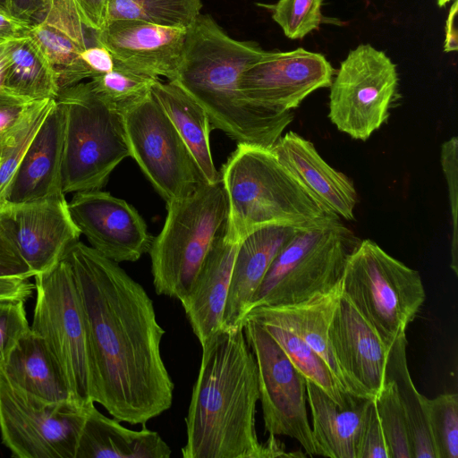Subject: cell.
Here are the masks:
<instances>
[{
	"label": "cell",
	"instance_id": "1",
	"mask_svg": "<svg viewBox=\"0 0 458 458\" xmlns=\"http://www.w3.org/2000/svg\"><path fill=\"white\" fill-rule=\"evenodd\" d=\"M64 257L83 308L94 402L119 421L146 425L169 410L174 393L152 300L118 263L81 241Z\"/></svg>",
	"mask_w": 458,
	"mask_h": 458
},
{
	"label": "cell",
	"instance_id": "2",
	"mask_svg": "<svg viewBox=\"0 0 458 458\" xmlns=\"http://www.w3.org/2000/svg\"><path fill=\"white\" fill-rule=\"evenodd\" d=\"M198 377L185 417L183 458L294 457L276 436L256 432L258 368L242 327H222L201 344Z\"/></svg>",
	"mask_w": 458,
	"mask_h": 458
},
{
	"label": "cell",
	"instance_id": "3",
	"mask_svg": "<svg viewBox=\"0 0 458 458\" xmlns=\"http://www.w3.org/2000/svg\"><path fill=\"white\" fill-rule=\"evenodd\" d=\"M257 42L231 38L208 14L187 30L182 61L174 81L206 111L211 130L237 144L271 148L293 120L247 99L239 89L242 72L265 53Z\"/></svg>",
	"mask_w": 458,
	"mask_h": 458
},
{
	"label": "cell",
	"instance_id": "4",
	"mask_svg": "<svg viewBox=\"0 0 458 458\" xmlns=\"http://www.w3.org/2000/svg\"><path fill=\"white\" fill-rule=\"evenodd\" d=\"M219 173L228 200L224 234L233 242L262 226L301 227L332 214L303 189L272 148L237 144Z\"/></svg>",
	"mask_w": 458,
	"mask_h": 458
},
{
	"label": "cell",
	"instance_id": "5",
	"mask_svg": "<svg viewBox=\"0 0 458 458\" xmlns=\"http://www.w3.org/2000/svg\"><path fill=\"white\" fill-rule=\"evenodd\" d=\"M359 242L335 214L297 227L269 267L249 310L301 302L340 286Z\"/></svg>",
	"mask_w": 458,
	"mask_h": 458
},
{
	"label": "cell",
	"instance_id": "6",
	"mask_svg": "<svg viewBox=\"0 0 458 458\" xmlns=\"http://www.w3.org/2000/svg\"><path fill=\"white\" fill-rule=\"evenodd\" d=\"M166 211L163 228L148 250L151 273L157 294L180 301L225 228L228 200L221 178L166 202Z\"/></svg>",
	"mask_w": 458,
	"mask_h": 458
},
{
	"label": "cell",
	"instance_id": "7",
	"mask_svg": "<svg viewBox=\"0 0 458 458\" xmlns=\"http://www.w3.org/2000/svg\"><path fill=\"white\" fill-rule=\"evenodd\" d=\"M55 102L65 119L63 192L101 190L130 157L122 112L99 97L89 81L60 89Z\"/></svg>",
	"mask_w": 458,
	"mask_h": 458
},
{
	"label": "cell",
	"instance_id": "8",
	"mask_svg": "<svg viewBox=\"0 0 458 458\" xmlns=\"http://www.w3.org/2000/svg\"><path fill=\"white\" fill-rule=\"evenodd\" d=\"M341 289L387 347L405 334L426 298L420 273L369 239L349 256Z\"/></svg>",
	"mask_w": 458,
	"mask_h": 458
},
{
	"label": "cell",
	"instance_id": "9",
	"mask_svg": "<svg viewBox=\"0 0 458 458\" xmlns=\"http://www.w3.org/2000/svg\"><path fill=\"white\" fill-rule=\"evenodd\" d=\"M30 330L47 344L66 379L72 398L82 407L95 403L83 308L75 276L64 257L37 274Z\"/></svg>",
	"mask_w": 458,
	"mask_h": 458
},
{
	"label": "cell",
	"instance_id": "10",
	"mask_svg": "<svg viewBox=\"0 0 458 458\" xmlns=\"http://www.w3.org/2000/svg\"><path fill=\"white\" fill-rule=\"evenodd\" d=\"M398 87L395 64L370 44H360L333 78L328 117L354 140H366L389 117Z\"/></svg>",
	"mask_w": 458,
	"mask_h": 458
},
{
	"label": "cell",
	"instance_id": "11",
	"mask_svg": "<svg viewBox=\"0 0 458 458\" xmlns=\"http://www.w3.org/2000/svg\"><path fill=\"white\" fill-rule=\"evenodd\" d=\"M122 114L130 157L165 202L187 197L206 182L152 92Z\"/></svg>",
	"mask_w": 458,
	"mask_h": 458
},
{
	"label": "cell",
	"instance_id": "12",
	"mask_svg": "<svg viewBox=\"0 0 458 458\" xmlns=\"http://www.w3.org/2000/svg\"><path fill=\"white\" fill-rule=\"evenodd\" d=\"M89 406L40 401L13 387L0 373V433L13 457L75 458Z\"/></svg>",
	"mask_w": 458,
	"mask_h": 458
},
{
	"label": "cell",
	"instance_id": "13",
	"mask_svg": "<svg viewBox=\"0 0 458 458\" xmlns=\"http://www.w3.org/2000/svg\"><path fill=\"white\" fill-rule=\"evenodd\" d=\"M242 329L257 363L265 433L293 438L308 455H320L308 420L306 378L259 323L245 318Z\"/></svg>",
	"mask_w": 458,
	"mask_h": 458
},
{
	"label": "cell",
	"instance_id": "14",
	"mask_svg": "<svg viewBox=\"0 0 458 458\" xmlns=\"http://www.w3.org/2000/svg\"><path fill=\"white\" fill-rule=\"evenodd\" d=\"M334 72L322 54L302 47L265 51L242 72L239 89L251 102L288 112L298 107L313 91L329 88Z\"/></svg>",
	"mask_w": 458,
	"mask_h": 458
},
{
	"label": "cell",
	"instance_id": "15",
	"mask_svg": "<svg viewBox=\"0 0 458 458\" xmlns=\"http://www.w3.org/2000/svg\"><path fill=\"white\" fill-rule=\"evenodd\" d=\"M68 208L72 220L90 247L116 262H134L148 252L153 237L127 201L107 191L75 192Z\"/></svg>",
	"mask_w": 458,
	"mask_h": 458
},
{
	"label": "cell",
	"instance_id": "16",
	"mask_svg": "<svg viewBox=\"0 0 458 458\" xmlns=\"http://www.w3.org/2000/svg\"><path fill=\"white\" fill-rule=\"evenodd\" d=\"M335 357L350 394L369 399L386 379L389 347L341 293L328 328Z\"/></svg>",
	"mask_w": 458,
	"mask_h": 458
},
{
	"label": "cell",
	"instance_id": "17",
	"mask_svg": "<svg viewBox=\"0 0 458 458\" xmlns=\"http://www.w3.org/2000/svg\"><path fill=\"white\" fill-rule=\"evenodd\" d=\"M187 30L136 20H114L94 32L114 62L136 72L174 81L184 49Z\"/></svg>",
	"mask_w": 458,
	"mask_h": 458
},
{
	"label": "cell",
	"instance_id": "18",
	"mask_svg": "<svg viewBox=\"0 0 458 458\" xmlns=\"http://www.w3.org/2000/svg\"><path fill=\"white\" fill-rule=\"evenodd\" d=\"M12 205L16 245L34 276L54 267L79 241L65 194Z\"/></svg>",
	"mask_w": 458,
	"mask_h": 458
},
{
	"label": "cell",
	"instance_id": "19",
	"mask_svg": "<svg viewBox=\"0 0 458 458\" xmlns=\"http://www.w3.org/2000/svg\"><path fill=\"white\" fill-rule=\"evenodd\" d=\"M279 161L327 212L352 220L357 192L352 182L330 166L314 145L296 132L281 136L272 147Z\"/></svg>",
	"mask_w": 458,
	"mask_h": 458
},
{
	"label": "cell",
	"instance_id": "20",
	"mask_svg": "<svg viewBox=\"0 0 458 458\" xmlns=\"http://www.w3.org/2000/svg\"><path fill=\"white\" fill-rule=\"evenodd\" d=\"M64 111L55 102L12 178L5 197L8 202L21 204L64 194Z\"/></svg>",
	"mask_w": 458,
	"mask_h": 458
},
{
	"label": "cell",
	"instance_id": "21",
	"mask_svg": "<svg viewBox=\"0 0 458 458\" xmlns=\"http://www.w3.org/2000/svg\"><path fill=\"white\" fill-rule=\"evenodd\" d=\"M297 227L271 225L243 237L236 250L222 327H242L252 298L275 258Z\"/></svg>",
	"mask_w": 458,
	"mask_h": 458
},
{
	"label": "cell",
	"instance_id": "22",
	"mask_svg": "<svg viewBox=\"0 0 458 458\" xmlns=\"http://www.w3.org/2000/svg\"><path fill=\"white\" fill-rule=\"evenodd\" d=\"M224 230L215 239L189 292L180 300L200 345L222 328L224 310L239 244L227 239Z\"/></svg>",
	"mask_w": 458,
	"mask_h": 458
},
{
	"label": "cell",
	"instance_id": "23",
	"mask_svg": "<svg viewBox=\"0 0 458 458\" xmlns=\"http://www.w3.org/2000/svg\"><path fill=\"white\" fill-rule=\"evenodd\" d=\"M341 293L340 285L328 293L317 294L301 302L253 308L245 318L259 324L284 328L300 337L321 356L348 393L328 335L329 324Z\"/></svg>",
	"mask_w": 458,
	"mask_h": 458
},
{
	"label": "cell",
	"instance_id": "24",
	"mask_svg": "<svg viewBox=\"0 0 458 458\" xmlns=\"http://www.w3.org/2000/svg\"><path fill=\"white\" fill-rule=\"evenodd\" d=\"M131 430L90 404L82 425L75 458H168L171 448L161 436L142 425Z\"/></svg>",
	"mask_w": 458,
	"mask_h": 458
},
{
	"label": "cell",
	"instance_id": "25",
	"mask_svg": "<svg viewBox=\"0 0 458 458\" xmlns=\"http://www.w3.org/2000/svg\"><path fill=\"white\" fill-rule=\"evenodd\" d=\"M0 373L16 389L46 403L72 401L47 344L30 329L15 344Z\"/></svg>",
	"mask_w": 458,
	"mask_h": 458
},
{
	"label": "cell",
	"instance_id": "26",
	"mask_svg": "<svg viewBox=\"0 0 458 458\" xmlns=\"http://www.w3.org/2000/svg\"><path fill=\"white\" fill-rule=\"evenodd\" d=\"M306 391L312 417V433L320 455L357 458L359 436L368 399L359 398L348 406H340L307 379Z\"/></svg>",
	"mask_w": 458,
	"mask_h": 458
},
{
	"label": "cell",
	"instance_id": "27",
	"mask_svg": "<svg viewBox=\"0 0 458 458\" xmlns=\"http://www.w3.org/2000/svg\"><path fill=\"white\" fill-rule=\"evenodd\" d=\"M151 92L185 143L205 181L212 183L220 180L209 143L212 130L204 108L174 81L157 80Z\"/></svg>",
	"mask_w": 458,
	"mask_h": 458
},
{
	"label": "cell",
	"instance_id": "28",
	"mask_svg": "<svg viewBox=\"0 0 458 458\" xmlns=\"http://www.w3.org/2000/svg\"><path fill=\"white\" fill-rule=\"evenodd\" d=\"M2 90L28 103L55 99L60 91L55 67L29 35L11 48Z\"/></svg>",
	"mask_w": 458,
	"mask_h": 458
},
{
	"label": "cell",
	"instance_id": "29",
	"mask_svg": "<svg viewBox=\"0 0 458 458\" xmlns=\"http://www.w3.org/2000/svg\"><path fill=\"white\" fill-rule=\"evenodd\" d=\"M407 339L400 335L389 347L386 378H391L405 412L412 458H436L427 415L425 396L415 387L407 365Z\"/></svg>",
	"mask_w": 458,
	"mask_h": 458
},
{
	"label": "cell",
	"instance_id": "30",
	"mask_svg": "<svg viewBox=\"0 0 458 458\" xmlns=\"http://www.w3.org/2000/svg\"><path fill=\"white\" fill-rule=\"evenodd\" d=\"M55 99L33 101L0 133V199H5L12 178Z\"/></svg>",
	"mask_w": 458,
	"mask_h": 458
},
{
	"label": "cell",
	"instance_id": "31",
	"mask_svg": "<svg viewBox=\"0 0 458 458\" xmlns=\"http://www.w3.org/2000/svg\"><path fill=\"white\" fill-rule=\"evenodd\" d=\"M260 325L281 346L304 377L321 388L336 403L348 406L359 399L344 389L326 361L303 340L284 328L269 324Z\"/></svg>",
	"mask_w": 458,
	"mask_h": 458
},
{
	"label": "cell",
	"instance_id": "32",
	"mask_svg": "<svg viewBox=\"0 0 458 458\" xmlns=\"http://www.w3.org/2000/svg\"><path fill=\"white\" fill-rule=\"evenodd\" d=\"M201 7V0H109L106 22L136 20L188 30Z\"/></svg>",
	"mask_w": 458,
	"mask_h": 458
},
{
	"label": "cell",
	"instance_id": "33",
	"mask_svg": "<svg viewBox=\"0 0 458 458\" xmlns=\"http://www.w3.org/2000/svg\"><path fill=\"white\" fill-rule=\"evenodd\" d=\"M155 79L114 62L112 71L93 77L89 82L96 93L121 112L151 93Z\"/></svg>",
	"mask_w": 458,
	"mask_h": 458
},
{
	"label": "cell",
	"instance_id": "34",
	"mask_svg": "<svg viewBox=\"0 0 458 458\" xmlns=\"http://www.w3.org/2000/svg\"><path fill=\"white\" fill-rule=\"evenodd\" d=\"M386 379L373 398L390 458H412L407 420L395 383Z\"/></svg>",
	"mask_w": 458,
	"mask_h": 458
},
{
	"label": "cell",
	"instance_id": "35",
	"mask_svg": "<svg viewBox=\"0 0 458 458\" xmlns=\"http://www.w3.org/2000/svg\"><path fill=\"white\" fill-rule=\"evenodd\" d=\"M425 411L436 458H458V394L426 397Z\"/></svg>",
	"mask_w": 458,
	"mask_h": 458
},
{
	"label": "cell",
	"instance_id": "36",
	"mask_svg": "<svg viewBox=\"0 0 458 458\" xmlns=\"http://www.w3.org/2000/svg\"><path fill=\"white\" fill-rule=\"evenodd\" d=\"M324 0H278L271 6L272 18L291 39H301L318 30Z\"/></svg>",
	"mask_w": 458,
	"mask_h": 458
},
{
	"label": "cell",
	"instance_id": "37",
	"mask_svg": "<svg viewBox=\"0 0 458 458\" xmlns=\"http://www.w3.org/2000/svg\"><path fill=\"white\" fill-rule=\"evenodd\" d=\"M35 23H43L64 33L83 49L89 47L87 29L80 18L74 0H41Z\"/></svg>",
	"mask_w": 458,
	"mask_h": 458
},
{
	"label": "cell",
	"instance_id": "38",
	"mask_svg": "<svg viewBox=\"0 0 458 458\" xmlns=\"http://www.w3.org/2000/svg\"><path fill=\"white\" fill-rule=\"evenodd\" d=\"M28 35L55 69L72 64L84 50L64 33L43 23L31 24Z\"/></svg>",
	"mask_w": 458,
	"mask_h": 458
},
{
	"label": "cell",
	"instance_id": "39",
	"mask_svg": "<svg viewBox=\"0 0 458 458\" xmlns=\"http://www.w3.org/2000/svg\"><path fill=\"white\" fill-rule=\"evenodd\" d=\"M34 276L21 256L14 235L13 205L0 199V276Z\"/></svg>",
	"mask_w": 458,
	"mask_h": 458
},
{
	"label": "cell",
	"instance_id": "40",
	"mask_svg": "<svg viewBox=\"0 0 458 458\" xmlns=\"http://www.w3.org/2000/svg\"><path fill=\"white\" fill-rule=\"evenodd\" d=\"M458 140L452 137L441 147L440 162L446 181L451 209L452 237L451 264L454 273L458 275Z\"/></svg>",
	"mask_w": 458,
	"mask_h": 458
},
{
	"label": "cell",
	"instance_id": "41",
	"mask_svg": "<svg viewBox=\"0 0 458 458\" xmlns=\"http://www.w3.org/2000/svg\"><path fill=\"white\" fill-rule=\"evenodd\" d=\"M24 301L0 300V370L18 341L30 329Z\"/></svg>",
	"mask_w": 458,
	"mask_h": 458
},
{
	"label": "cell",
	"instance_id": "42",
	"mask_svg": "<svg viewBox=\"0 0 458 458\" xmlns=\"http://www.w3.org/2000/svg\"><path fill=\"white\" fill-rule=\"evenodd\" d=\"M357 458H390L374 398L368 399L357 447Z\"/></svg>",
	"mask_w": 458,
	"mask_h": 458
},
{
	"label": "cell",
	"instance_id": "43",
	"mask_svg": "<svg viewBox=\"0 0 458 458\" xmlns=\"http://www.w3.org/2000/svg\"><path fill=\"white\" fill-rule=\"evenodd\" d=\"M83 26L91 32L106 23L109 0H74Z\"/></svg>",
	"mask_w": 458,
	"mask_h": 458
},
{
	"label": "cell",
	"instance_id": "44",
	"mask_svg": "<svg viewBox=\"0 0 458 458\" xmlns=\"http://www.w3.org/2000/svg\"><path fill=\"white\" fill-rule=\"evenodd\" d=\"M80 57L90 70L93 77L106 73L112 71L114 66L113 55L99 43H94L87 47L81 52Z\"/></svg>",
	"mask_w": 458,
	"mask_h": 458
},
{
	"label": "cell",
	"instance_id": "45",
	"mask_svg": "<svg viewBox=\"0 0 458 458\" xmlns=\"http://www.w3.org/2000/svg\"><path fill=\"white\" fill-rule=\"evenodd\" d=\"M35 290V284L30 277L23 276H0V300L17 299L26 301Z\"/></svg>",
	"mask_w": 458,
	"mask_h": 458
},
{
	"label": "cell",
	"instance_id": "46",
	"mask_svg": "<svg viewBox=\"0 0 458 458\" xmlns=\"http://www.w3.org/2000/svg\"><path fill=\"white\" fill-rule=\"evenodd\" d=\"M27 104L29 103L1 89L0 133L8 128L19 117Z\"/></svg>",
	"mask_w": 458,
	"mask_h": 458
},
{
	"label": "cell",
	"instance_id": "47",
	"mask_svg": "<svg viewBox=\"0 0 458 458\" xmlns=\"http://www.w3.org/2000/svg\"><path fill=\"white\" fill-rule=\"evenodd\" d=\"M31 23L13 14L0 12V38H21L27 36Z\"/></svg>",
	"mask_w": 458,
	"mask_h": 458
},
{
	"label": "cell",
	"instance_id": "48",
	"mask_svg": "<svg viewBox=\"0 0 458 458\" xmlns=\"http://www.w3.org/2000/svg\"><path fill=\"white\" fill-rule=\"evenodd\" d=\"M41 0H13V15L31 24L38 20Z\"/></svg>",
	"mask_w": 458,
	"mask_h": 458
},
{
	"label": "cell",
	"instance_id": "49",
	"mask_svg": "<svg viewBox=\"0 0 458 458\" xmlns=\"http://www.w3.org/2000/svg\"><path fill=\"white\" fill-rule=\"evenodd\" d=\"M457 9V0H454L445 23V38L444 44L445 52H454L458 48L456 25Z\"/></svg>",
	"mask_w": 458,
	"mask_h": 458
},
{
	"label": "cell",
	"instance_id": "50",
	"mask_svg": "<svg viewBox=\"0 0 458 458\" xmlns=\"http://www.w3.org/2000/svg\"><path fill=\"white\" fill-rule=\"evenodd\" d=\"M18 38H0V91L3 87L5 67L11 48Z\"/></svg>",
	"mask_w": 458,
	"mask_h": 458
},
{
	"label": "cell",
	"instance_id": "51",
	"mask_svg": "<svg viewBox=\"0 0 458 458\" xmlns=\"http://www.w3.org/2000/svg\"><path fill=\"white\" fill-rule=\"evenodd\" d=\"M0 12L13 14V0H0Z\"/></svg>",
	"mask_w": 458,
	"mask_h": 458
},
{
	"label": "cell",
	"instance_id": "52",
	"mask_svg": "<svg viewBox=\"0 0 458 458\" xmlns=\"http://www.w3.org/2000/svg\"><path fill=\"white\" fill-rule=\"evenodd\" d=\"M451 1L453 0H437V3L439 7H445Z\"/></svg>",
	"mask_w": 458,
	"mask_h": 458
}]
</instances>
